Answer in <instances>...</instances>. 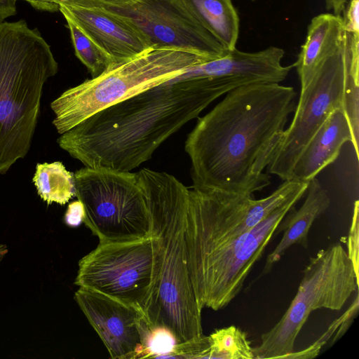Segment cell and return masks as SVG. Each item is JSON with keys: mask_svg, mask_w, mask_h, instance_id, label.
<instances>
[{"mask_svg": "<svg viewBox=\"0 0 359 359\" xmlns=\"http://www.w3.org/2000/svg\"><path fill=\"white\" fill-rule=\"evenodd\" d=\"M84 208L80 201L71 203L65 215V222L67 225L72 227L79 226L83 221Z\"/></svg>", "mask_w": 359, "mask_h": 359, "instance_id": "obj_27", "label": "cell"}, {"mask_svg": "<svg viewBox=\"0 0 359 359\" xmlns=\"http://www.w3.org/2000/svg\"><path fill=\"white\" fill-rule=\"evenodd\" d=\"M296 92L277 83H255L228 92L198 118L184 149L193 187L252 194L271 183L263 171L271 161Z\"/></svg>", "mask_w": 359, "mask_h": 359, "instance_id": "obj_1", "label": "cell"}, {"mask_svg": "<svg viewBox=\"0 0 359 359\" xmlns=\"http://www.w3.org/2000/svg\"><path fill=\"white\" fill-rule=\"evenodd\" d=\"M15 3L14 0H0V22L16 14Z\"/></svg>", "mask_w": 359, "mask_h": 359, "instance_id": "obj_28", "label": "cell"}, {"mask_svg": "<svg viewBox=\"0 0 359 359\" xmlns=\"http://www.w3.org/2000/svg\"><path fill=\"white\" fill-rule=\"evenodd\" d=\"M177 344V339L170 330L161 326L150 327L147 323L142 333L140 358H175Z\"/></svg>", "mask_w": 359, "mask_h": 359, "instance_id": "obj_22", "label": "cell"}, {"mask_svg": "<svg viewBox=\"0 0 359 359\" xmlns=\"http://www.w3.org/2000/svg\"><path fill=\"white\" fill-rule=\"evenodd\" d=\"M355 66H359V36L345 29L309 83L301 90L293 119L266 168L267 174L283 181L290 178L294 164L313 135L334 110L343 109L346 79Z\"/></svg>", "mask_w": 359, "mask_h": 359, "instance_id": "obj_9", "label": "cell"}, {"mask_svg": "<svg viewBox=\"0 0 359 359\" xmlns=\"http://www.w3.org/2000/svg\"><path fill=\"white\" fill-rule=\"evenodd\" d=\"M300 191V184L290 180H285L267 197L258 200L249 194L196 187L189 189L187 259L230 243Z\"/></svg>", "mask_w": 359, "mask_h": 359, "instance_id": "obj_7", "label": "cell"}, {"mask_svg": "<svg viewBox=\"0 0 359 359\" xmlns=\"http://www.w3.org/2000/svg\"><path fill=\"white\" fill-rule=\"evenodd\" d=\"M306 192V198L299 209L293 206L280 223L277 231H283V237L267 256L262 275L268 273L292 245L299 244L306 248L311 226L329 208V195L316 177L309 182Z\"/></svg>", "mask_w": 359, "mask_h": 359, "instance_id": "obj_16", "label": "cell"}, {"mask_svg": "<svg viewBox=\"0 0 359 359\" xmlns=\"http://www.w3.org/2000/svg\"><path fill=\"white\" fill-rule=\"evenodd\" d=\"M302 196L291 198L230 243L188 259L191 285L201 311L204 307L222 309L238 295L280 223Z\"/></svg>", "mask_w": 359, "mask_h": 359, "instance_id": "obj_10", "label": "cell"}, {"mask_svg": "<svg viewBox=\"0 0 359 359\" xmlns=\"http://www.w3.org/2000/svg\"><path fill=\"white\" fill-rule=\"evenodd\" d=\"M32 180L39 196L48 204L65 205L75 196L74 173L60 161L38 163Z\"/></svg>", "mask_w": 359, "mask_h": 359, "instance_id": "obj_19", "label": "cell"}, {"mask_svg": "<svg viewBox=\"0 0 359 359\" xmlns=\"http://www.w3.org/2000/svg\"><path fill=\"white\" fill-rule=\"evenodd\" d=\"M252 1H255V0H252Z\"/></svg>", "mask_w": 359, "mask_h": 359, "instance_id": "obj_31", "label": "cell"}, {"mask_svg": "<svg viewBox=\"0 0 359 359\" xmlns=\"http://www.w3.org/2000/svg\"><path fill=\"white\" fill-rule=\"evenodd\" d=\"M138 181L158 239V269L144 312L150 327L170 330L178 343L203 336L201 310L191 285L186 244L189 188L173 175L142 168Z\"/></svg>", "mask_w": 359, "mask_h": 359, "instance_id": "obj_3", "label": "cell"}, {"mask_svg": "<svg viewBox=\"0 0 359 359\" xmlns=\"http://www.w3.org/2000/svg\"><path fill=\"white\" fill-rule=\"evenodd\" d=\"M358 201H355L353 208L351 225L347 238V254L351 260L355 273L358 276L359 258V229H358Z\"/></svg>", "mask_w": 359, "mask_h": 359, "instance_id": "obj_25", "label": "cell"}, {"mask_svg": "<svg viewBox=\"0 0 359 359\" xmlns=\"http://www.w3.org/2000/svg\"><path fill=\"white\" fill-rule=\"evenodd\" d=\"M17 1L18 0H14ZM34 8L50 13L59 11L60 6L101 7L121 6L135 0H22Z\"/></svg>", "mask_w": 359, "mask_h": 359, "instance_id": "obj_23", "label": "cell"}, {"mask_svg": "<svg viewBox=\"0 0 359 359\" xmlns=\"http://www.w3.org/2000/svg\"><path fill=\"white\" fill-rule=\"evenodd\" d=\"M348 0H324L325 7L328 11L337 15H341V13Z\"/></svg>", "mask_w": 359, "mask_h": 359, "instance_id": "obj_29", "label": "cell"}, {"mask_svg": "<svg viewBox=\"0 0 359 359\" xmlns=\"http://www.w3.org/2000/svg\"><path fill=\"white\" fill-rule=\"evenodd\" d=\"M65 18L76 56L87 67L92 78L99 76L112 64L111 60L72 20Z\"/></svg>", "mask_w": 359, "mask_h": 359, "instance_id": "obj_21", "label": "cell"}, {"mask_svg": "<svg viewBox=\"0 0 359 359\" xmlns=\"http://www.w3.org/2000/svg\"><path fill=\"white\" fill-rule=\"evenodd\" d=\"M75 299L111 358H140L147 323L140 310L83 287L76 292Z\"/></svg>", "mask_w": 359, "mask_h": 359, "instance_id": "obj_13", "label": "cell"}, {"mask_svg": "<svg viewBox=\"0 0 359 359\" xmlns=\"http://www.w3.org/2000/svg\"><path fill=\"white\" fill-rule=\"evenodd\" d=\"M208 337L212 359H255L247 334L234 325L216 330Z\"/></svg>", "mask_w": 359, "mask_h": 359, "instance_id": "obj_20", "label": "cell"}, {"mask_svg": "<svg viewBox=\"0 0 359 359\" xmlns=\"http://www.w3.org/2000/svg\"><path fill=\"white\" fill-rule=\"evenodd\" d=\"M359 0H348L343 11L342 20L344 28L359 36Z\"/></svg>", "mask_w": 359, "mask_h": 359, "instance_id": "obj_26", "label": "cell"}, {"mask_svg": "<svg viewBox=\"0 0 359 359\" xmlns=\"http://www.w3.org/2000/svg\"><path fill=\"white\" fill-rule=\"evenodd\" d=\"M241 79L177 76L106 107L64 133L59 146L90 168L131 171Z\"/></svg>", "mask_w": 359, "mask_h": 359, "instance_id": "obj_2", "label": "cell"}, {"mask_svg": "<svg viewBox=\"0 0 359 359\" xmlns=\"http://www.w3.org/2000/svg\"><path fill=\"white\" fill-rule=\"evenodd\" d=\"M7 253H8L7 246L4 244H0V263L5 258Z\"/></svg>", "mask_w": 359, "mask_h": 359, "instance_id": "obj_30", "label": "cell"}, {"mask_svg": "<svg viewBox=\"0 0 359 359\" xmlns=\"http://www.w3.org/2000/svg\"><path fill=\"white\" fill-rule=\"evenodd\" d=\"M210 60L185 50L150 48L63 92L50 104L53 123L62 135L93 114Z\"/></svg>", "mask_w": 359, "mask_h": 359, "instance_id": "obj_5", "label": "cell"}, {"mask_svg": "<svg viewBox=\"0 0 359 359\" xmlns=\"http://www.w3.org/2000/svg\"><path fill=\"white\" fill-rule=\"evenodd\" d=\"M205 27L228 50L236 48L240 20L231 0H185Z\"/></svg>", "mask_w": 359, "mask_h": 359, "instance_id": "obj_18", "label": "cell"}, {"mask_svg": "<svg viewBox=\"0 0 359 359\" xmlns=\"http://www.w3.org/2000/svg\"><path fill=\"white\" fill-rule=\"evenodd\" d=\"M83 222L100 243L130 242L152 236L151 216L137 172L86 167L74 173Z\"/></svg>", "mask_w": 359, "mask_h": 359, "instance_id": "obj_8", "label": "cell"}, {"mask_svg": "<svg viewBox=\"0 0 359 359\" xmlns=\"http://www.w3.org/2000/svg\"><path fill=\"white\" fill-rule=\"evenodd\" d=\"M104 8L132 24L151 48L185 50L211 60L229 52L205 27L185 0H135Z\"/></svg>", "mask_w": 359, "mask_h": 359, "instance_id": "obj_12", "label": "cell"}, {"mask_svg": "<svg viewBox=\"0 0 359 359\" xmlns=\"http://www.w3.org/2000/svg\"><path fill=\"white\" fill-rule=\"evenodd\" d=\"M344 30L341 15L328 13L312 18L305 42L294 63L301 90L309 83L318 67L339 43Z\"/></svg>", "mask_w": 359, "mask_h": 359, "instance_id": "obj_17", "label": "cell"}, {"mask_svg": "<svg viewBox=\"0 0 359 359\" xmlns=\"http://www.w3.org/2000/svg\"><path fill=\"white\" fill-rule=\"evenodd\" d=\"M59 11L72 20L112 63L133 58L151 48L137 28L104 8L60 6Z\"/></svg>", "mask_w": 359, "mask_h": 359, "instance_id": "obj_14", "label": "cell"}, {"mask_svg": "<svg viewBox=\"0 0 359 359\" xmlns=\"http://www.w3.org/2000/svg\"><path fill=\"white\" fill-rule=\"evenodd\" d=\"M351 309V306L349 309L339 318H337L333 323L329 327L328 330L324 334L319 338V339L316 341L312 346L302 351L299 353H292L288 355L285 358L292 359V358H312L316 357L323 343H326L325 341L331 337L334 332L336 331L337 328L341 325V323L345 320V318L348 316Z\"/></svg>", "mask_w": 359, "mask_h": 359, "instance_id": "obj_24", "label": "cell"}, {"mask_svg": "<svg viewBox=\"0 0 359 359\" xmlns=\"http://www.w3.org/2000/svg\"><path fill=\"white\" fill-rule=\"evenodd\" d=\"M346 142L353 144L350 123L343 109H337L309 141L294 164L289 180L309 182L338 158Z\"/></svg>", "mask_w": 359, "mask_h": 359, "instance_id": "obj_15", "label": "cell"}, {"mask_svg": "<svg viewBox=\"0 0 359 359\" xmlns=\"http://www.w3.org/2000/svg\"><path fill=\"white\" fill-rule=\"evenodd\" d=\"M157 236L99 243L79 263L74 283L133 306L144 314L158 269Z\"/></svg>", "mask_w": 359, "mask_h": 359, "instance_id": "obj_11", "label": "cell"}, {"mask_svg": "<svg viewBox=\"0 0 359 359\" xmlns=\"http://www.w3.org/2000/svg\"><path fill=\"white\" fill-rule=\"evenodd\" d=\"M57 70L36 28L24 20L0 22V174L28 153L43 85Z\"/></svg>", "mask_w": 359, "mask_h": 359, "instance_id": "obj_4", "label": "cell"}, {"mask_svg": "<svg viewBox=\"0 0 359 359\" xmlns=\"http://www.w3.org/2000/svg\"><path fill=\"white\" fill-rule=\"evenodd\" d=\"M358 276L339 243L319 250L303 271L296 295L279 321L253 348L255 359L285 358L311 313L320 309L339 311L358 290Z\"/></svg>", "mask_w": 359, "mask_h": 359, "instance_id": "obj_6", "label": "cell"}]
</instances>
